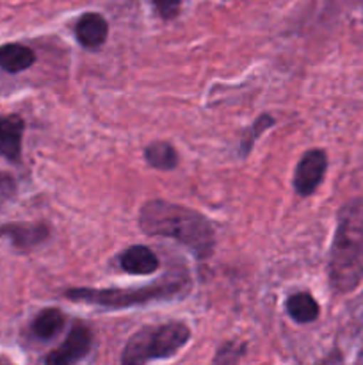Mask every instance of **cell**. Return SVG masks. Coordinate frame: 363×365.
Returning a JSON list of instances; mask_svg holds the SVG:
<instances>
[{
    "label": "cell",
    "instance_id": "obj_1",
    "mask_svg": "<svg viewBox=\"0 0 363 365\" xmlns=\"http://www.w3.org/2000/svg\"><path fill=\"white\" fill-rule=\"evenodd\" d=\"M139 227L148 235L174 239L198 259L212 255L216 242L212 225L205 216L189 207L164 200H149L141 207Z\"/></svg>",
    "mask_w": 363,
    "mask_h": 365
},
{
    "label": "cell",
    "instance_id": "obj_2",
    "mask_svg": "<svg viewBox=\"0 0 363 365\" xmlns=\"http://www.w3.org/2000/svg\"><path fill=\"white\" fill-rule=\"evenodd\" d=\"M327 278L337 294H349L363 282V200L345 203L338 212Z\"/></svg>",
    "mask_w": 363,
    "mask_h": 365
},
{
    "label": "cell",
    "instance_id": "obj_3",
    "mask_svg": "<svg viewBox=\"0 0 363 365\" xmlns=\"http://www.w3.org/2000/svg\"><path fill=\"white\" fill-rule=\"evenodd\" d=\"M187 277H164L157 284L134 289H88L78 287L64 292L68 299L103 309H128V307L148 305L180 296L187 291Z\"/></svg>",
    "mask_w": 363,
    "mask_h": 365
},
{
    "label": "cell",
    "instance_id": "obj_4",
    "mask_svg": "<svg viewBox=\"0 0 363 365\" xmlns=\"http://www.w3.org/2000/svg\"><path fill=\"white\" fill-rule=\"evenodd\" d=\"M191 339V330L185 323L157 324L144 327L135 331L123 349L121 362L127 365H141L153 360H166L177 355Z\"/></svg>",
    "mask_w": 363,
    "mask_h": 365
},
{
    "label": "cell",
    "instance_id": "obj_5",
    "mask_svg": "<svg viewBox=\"0 0 363 365\" xmlns=\"http://www.w3.org/2000/svg\"><path fill=\"white\" fill-rule=\"evenodd\" d=\"M327 170V155L324 150H308L298 163L294 173V189L299 196H310L322 184Z\"/></svg>",
    "mask_w": 363,
    "mask_h": 365
},
{
    "label": "cell",
    "instance_id": "obj_6",
    "mask_svg": "<svg viewBox=\"0 0 363 365\" xmlns=\"http://www.w3.org/2000/svg\"><path fill=\"white\" fill-rule=\"evenodd\" d=\"M91 330L85 324L75 323L68 334L66 341L59 348L53 349L46 356L45 362L50 365H71L80 362L91 349Z\"/></svg>",
    "mask_w": 363,
    "mask_h": 365
},
{
    "label": "cell",
    "instance_id": "obj_7",
    "mask_svg": "<svg viewBox=\"0 0 363 365\" xmlns=\"http://www.w3.org/2000/svg\"><path fill=\"white\" fill-rule=\"evenodd\" d=\"M0 237L9 239L18 250H32L50 237V228L43 223H7L0 227Z\"/></svg>",
    "mask_w": 363,
    "mask_h": 365
},
{
    "label": "cell",
    "instance_id": "obj_8",
    "mask_svg": "<svg viewBox=\"0 0 363 365\" xmlns=\"http://www.w3.org/2000/svg\"><path fill=\"white\" fill-rule=\"evenodd\" d=\"M25 123L18 114L0 116V157L7 160H20Z\"/></svg>",
    "mask_w": 363,
    "mask_h": 365
},
{
    "label": "cell",
    "instance_id": "obj_9",
    "mask_svg": "<svg viewBox=\"0 0 363 365\" xmlns=\"http://www.w3.org/2000/svg\"><path fill=\"white\" fill-rule=\"evenodd\" d=\"M75 34L78 43L85 48H98L105 43L109 34V24L105 18L98 13L82 14L80 20L75 25Z\"/></svg>",
    "mask_w": 363,
    "mask_h": 365
},
{
    "label": "cell",
    "instance_id": "obj_10",
    "mask_svg": "<svg viewBox=\"0 0 363 365\" xmlns=\"http://www.w3.org/2000/svg\"><path fill=\"white\" fill-rule=\"evenodd\" d=\"M120 266L128 274H152L159 269V259L148 246H130L120 255Z\"/></svg>",
    "mask_w": 363,
    "mask_h": 365
},
{
    "label": "cell",
    "instance_id": "obj_11",
    "mask_svg": "<svg viewBox=\"0 0 363 365\" xmlns=\"http://www.w3.org/2000/svg\"><path fill=\"white\" fill-rule=\"evenodd\" d=\"M36 56L28 46L20 43H7L0 46V66L7 73H20L34 64Z\"/></svg>",
    "mask_w": 363,
    "mask_h": 365
},
{
    "label": "cell",
    "instance_id": "obj_12",
    "mask_svg": "<svg viewBox=\"0 0 363 365\" xmlns=\"http://www.w3.org/2000/svg\"><path fill=\"white\" fill-rule=\"evenodd\" d=\"M287 312L295 323H313L319 317V303L313 299L310 292H295L285 303Z\"/></svg>",
    "mask_w": 363,
    "mask_h": 365
},
{
    "label": "cell",
    "instance_id": "obj_13",
    "mask_svg": "<svg viewBox=\"0 0 363 365\" xmlns=\"http://www.w3.org/2000/svg\"><path fill=\"white\" fill-rule=\"evenodd\" d=\"M66 324V316L59 309H45L34 317L31 328L32 334L41 341H50L56 337Z\"/></svg>",
    "mask_w": 363,
    "mask_h": 365
},
{
    "label": "cell",
    "instance_id": "obj_14",
    "mask_svg": "<svg viewBox=\"0 0 363 365\" xmlns=\"http://www.w3.org/2000/svg\"><path fill=\"white\" fill-rule=\"evenodd\" d=\"M144 159L155 170H174L178 166L177 150L166 141L152 143L144 150Z\"/></svg>",
    "mask_w": 363,
    "mask_h": 365
},
{
    "label": "cell",
    "instance_id": "obj_15",
    "mask_svg": "<svg viewBox=\"0 0 363 365\" xmlns=\"http://www.w3.org/2000/svg\"><path fill=\"white\" fill-rule=\"evenodd\" d=\"M153 4H155L157 13H159L164 20H171V18L177 16L178 11H180L182 0H153Z\"/></svg>",
    "mask_w": 363,
    "mask_h": 365
},
{
    "label": "cell",
    "instance_id": "obj_16",
    "mask_svg": "<svg viewBox=\"0 0 363 365\" xmlns=\"http://www.w3.org/2000/svg\"><path fill=\"white\" fill-rule=\"evenodd\" d=\"M16 195V182L11 175L0 173V205L9 202Z\"/></svg>",
    "mask_w": 363,
    "mask_h": 365
},
{
    "label": "cell",
    "instance_id": "obj_17",
    "mask_svg": "<svg viewBox=\"0 0 363 365\" xmlns=\"http://www.w3.org/2000/svg\"><path fill=\"white\" fill-rule=\"evenodd\" d=\"M273 123H274V120L270 116H260L258 120H256L255 123H253L251 134H249V141L242 145V152L248 153V150L251 148V145H253V143H255L256 135H258L262 130H265L267 127H270V125H273Z\"/></svg>",
    "mask_w": 363,
    "mask_h": 365
},
{
    "label": "cell",
    "instance_id": "obj_18",
    "mask_svg": "<svg viewBox=\"0 0 363 365\" xmlns=\"http://www.w3.org/2000/svg\"><path fill=\"white\" fill-rule=\"evenodd\" d=\"M356 360H358V362H359V364H363V348H362V351H359L358 359H356Z\"/></svg>",
    "mask_w": 363,
    "mask_h": 365
},
{
    "label": "cell",
    "instance_id": "obj_19",
    "mask_svg": "<svg viewBox=\"0 0 363 365\" xmlns=\"http://www.w3.org/2000/svg\"><path fill=\"white\" fill-rule=\"evenodd\" d=\"M362 7H363V0H362Z\"/></svg>",
    "mask_w": 363,
    "mask_h": 365
}]
</instances>
